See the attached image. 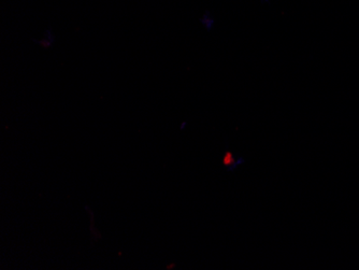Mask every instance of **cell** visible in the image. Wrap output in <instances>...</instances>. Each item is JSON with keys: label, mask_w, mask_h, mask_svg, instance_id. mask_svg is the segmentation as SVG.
I'll return each instance as SVG.
<instances>
[{"label": "cell", "mask_w": 359, "mask_h": 270, "mask_svg": "<svg viewBox=\"0 0 359 270\" xmlns=\"http://www.w3.org/2000/svg\"><path fill=\"white\" fill-rule=\"evenodd\" d=\"M233 162H235V158H233V153L228 151V152H226L225 156H224L223 158L224 165H225V166L229 167L233 164Z\"/></svg>", "instance_id": "obj_1"}]
</instances>
